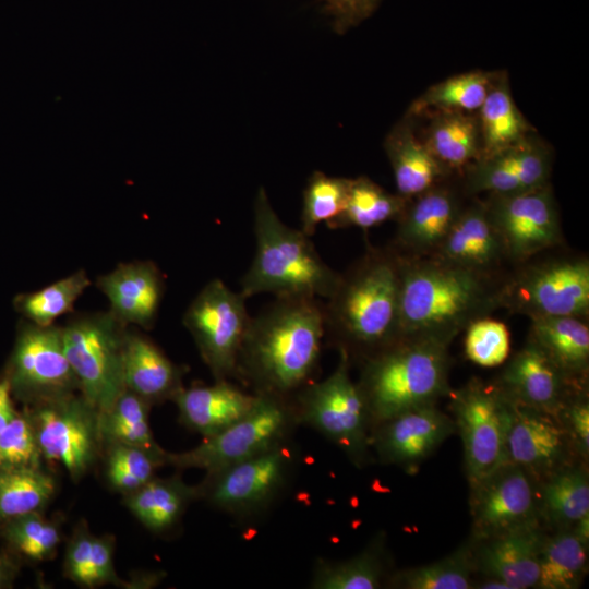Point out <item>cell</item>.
I'll use <instances>...</instances> for the list:
<instances>
[{
    "label": "cell",
    "instance_id": "cell-1",
    "mask_svg": "<svg viewBox=\"0 0 589 589\" xmlns=\"http://www.w3.org/2000/svg\"><path fill=\"white\" fill-rule=\"evenodd\" d=\"M324 337V306L318 299L276 297L251 317L236 377L253 393L292 397L312 382Z\"/></svg>",
    "mask_w": 589,
    "mask_h": 589
},
{
    "label": "cell",
    "instance_id": "cell-2",
    "mask_svg": "<svg viewBox=\"0 0 589 589\" xmlns=\"http://www.w3.org/2000/svg\"><path fill=\"white\" fill-rule=\"evenodd\" d=\"M398 259L399 338L450 345L472 322L501 306L502 285L492 275L436 256L398 253Z\"/></svg>",
    "mask_w": 589,
    "mask_h": 589
},
{
    "label": "cell",
    "instance_id": "cell-3",
    "mask_svg": "<svg viewBox=\"0 0 589 589\" xmlns=\"http://www.w3.org/2000/svg\"><path fill=\"white\" fill-rule=\"evenodd\" d=\"M399 259L369 249L340 279L324 306L325 335L350 361H361L399 339Z\"/></svg>",
    "mask_w": 589,
    "mask_h": 589
},
{
    "label": "cell",
    "instance_id": "cell-4",
    "mask_svg": "<svg viewBox=\"0 0 589 589\" xmlns=\"http://www.w3.org/2000/svg\"><path fill=\"white\" fill-rule=\"evenodd\" d=\"M254 236L255 254L241 279L244 298L265 292L324 300L330 297L340 274L323 261L309 236L280 220L263 188L254 202Z\"/></svg>",
    "mask_w": 589,
    "mask_h": 589
},
{
    "label": "cell",
    "instance_id": "cell-5",
    "mask_svg": "<svg viewBox=\"0 0 589 589\" xmlns=\"http://www.w3.org/2000/svg\"><path fill=\"white\" fill-rule=\"evenodd\" d=\"M448 346L428 338H399L364 359L357 382L372 425L448 396Z\"/></svg>",
    "mask_w": 589,
    "mask_h": 589
},
{
    "label": "cell",
    "instance_id": "cell-6",
    "mask_svg": "<svg viewBox=\"0 0 589 589\" xmlns=\"http://www.w3.org/2000/svg\"><path fill=\"white\" fill-rule=\"evenodd\" d=\"M350 359L339 350L335 370L320 382H310L292 396L300 424H305L335 446L357 467L368 465L371 417L363 395L350 375Z\"/></svg>",
    "mask_w": 589,
    "mask_h": 589
},
{
    "label": "cell",
    "instance_id": "cell-7",
    "mask_svg": "<svg viewBox=\"0 0 589 589\" xmlns=\"http://www.w3.org/2000/svg\"><path fill=\"white\" fill-rule=\"evenodd\" d=\"M61 330L64 352L82 397L101 416L125 389L127 324L110 311L96 312L75 316Z\"/></svg>",
    "mask_w": 589,
    "mask_h": 589
},
{
    "label": "cell",
    "instance_id": "cell-8",
    "mask_svg": "<svg viewBox=\"0 0 589 589\" xmlns=\"http://www.w3.org/2000/svg\"><path fill=\"white\" fill-rule=\"evenodd\" d=\"M255 394L256 402L245 416L187 452L165 453V464L211 472L289 441L300 425L292 397Z\"/></svg>",
    "mask_w": 589,
    "mask_h": 589
},
{
    "label": "cell",
    "instance_id": "cell-9",
    "mask_svg": "<svg viewBox=\"0 0 589 589\" xmlns=\"http://www.w3.org/2000/svg\"><path fill=\"white\" fill-rule=\"evenodd\" d=\"M298 464L290 440L233 465L206 472L197 497L231 516L245 518L265 510L286 489Z\"/></svg>",
    "mask_w": 589,
    "mask_h": 589
},
{
    "label": "cell",
    "instance_id": "cell-10",
    "mask_svg": "<svg viewBox=\"0 0 589 589\" xmlns=\"http://www.w3.org/2000/svg\"><path fill=\"white\" fill-rule=\"evenodd\" d=\"M449 410L464 448L469 485L506 464L510 402L496 383L471 378L450 390Z\"/></svg>",
    "mask_w": 589,
    "mask_h": 589
},
{
    "label": "cell",
    "instance_id": "cell-11",
    "mask_svg": "<svg viewBox=\"0 0 589 589\" xmlns=\"http://www.w3.org/2000/svg\"><path fill=\"white\" fill-rule=\"evenodd\" d=\"M245 299L215 278L200 290L184 312L182 323L215 381L236 377L251 321Z\"/></svg>",
    "mask_w": 589,
    "mask_h": 589
},
{
    "label": "cell",
    "instance_id": "cell-12",
    "mask_svg": "<svg viewBox=\"0 0 589 589\" xmlns=\"http://www.w3.org/2000/svg\"><path fill=\"white\" fill-rule=\"evenodd\" d=\"M501 306L538 316H576L589 313V262L560 259L524 267L501 287Z\"/></svg>",
    "mask_w": 589,
    "mask_h": 589
},
{
    "label": "cell",
    "instance_id": "cell-13",
    "mask_svg": "<svg viewBox=\"0 0 589 589\" xmlns=\"http://www.w3.org/2000/svg\"><path fill=\"white\" fill-rule=\"evenodd\" d=\"M41 456L79 480L95 461L101 437L99 413L74 394L37 404L29 416Z\"/></svg>",
    "mask_w": 589,
    "mask_h": 589
},
{
    "label": "cell",
    "instance_id": "cell-14",
    "mask_svg": "<svg viewBox=\"0 0 589 589\" xmlns=\"http://www.w3.org/2000/svg\"><path fill=\"white\" fill-rule=\"evenodd\" d=\"M483 203L508 260L524 263L562 240L560 215L549 183L517 193L490 194Z\"/></svg>",
    "mask_w": 589,
    "mask_h": 589
},
{
    "label": "cell",
    "instance_id": "cell-15",
    "mask_svg": "<svg viewBox=\"0 0 589 589\" xmlns=\"http://www.w3.org/2000/svg\"><path fill=\"white\" fill-rule=\"evenodd\" d=\"M470 538L481 539L543 524L539 483L522 468L506 462L469 485Z\"/></svg>",
    "mask_w": 589,
    "mask_h": 589
},
{
    "label": "cell",
    "instance_id": "cell-16",
    "mask_svg": "<svg viewBox=\"0 0 589 589\" xmlns=\"http://www.w3.org/2000/svg\"><path fill=\"white\" fill-rule=\"evenodd\" d=\"M10 390L38 402L79 389L64 352L62 330L56 325H25L19 334L10 365Z\"/></svg>",
    "mask_w": 589,
    "mask_h": 589
},
{
    "label": "cell",
    "instance_id": "cell-17",
    "mask_svg": "<svg viewBox=\"0 0 589 589\" xmlns=\"http://www.w3.org/2000/svg\"><path fill=\"white\" fill-rule=\"evenodd\" d=\"M454 433L452 416L429 405L373 424L370 448L381 464L411 473Z\"/></svg>",
    "mask_w": 589,
    "mask_h": 589
},
{
    "label": "cell",
    "instance_id": "cell-18",
    "mask_svg": "<svg viewBox=\"0 0 589 589\" xmlns=\"http://www.w3.org/2000/svg\"><path fill=\"white\" fill-rule=\"evenodd\" d=\"M509 402L506 462L522 468L539 483L560 468L580 460L555 416Z\"/></svg>",
    "mask_w": 589,
    "mask_h": 589
},
{
    "label": "cell",
    "instance_id": "cell-19",
    "mask_svg": "<svg viewBox=\"0 0 589 589\" xmlns=\"http://www.w3.org/2000/svg\"><path fill=\"white\" fill-rule=\"evenodd\" d=\"M495 383L512 402L555 417L575 392L588 386L570 378L530 337Z\"/></svg>",
    "mask_w": 589,
    "mask_h": 589
},
{
    "label": "cell",
    "instance_id": "cell-20",
    "mask_svg": "<svg viewBox=\"0 0 589 589\" xmlns=\"http://www.w3.org/2000/svg\"><path fill=\"white\" fill-rule=\"evenodd\" d=\"M546 531L539 522L488 538H469L476 577L497 579L510 589L537 588L540 550Z\"/></svg>",
    "mask_w": 589,
    "mask_h": 589
},
{
    "label": "cell",
    "instance_id": "cell-21",
    "mask_svg": "<svg viewBox=\"0 0 589 589\" xmlns=\"http://www.w3.org/2000/svg\"><path fill=\"white\" fill-rule=\"evenodd\" d=\"M550 153L528 136L522 142L466 167V190L470 194H509L549 183Z\"/></svg>",
    "mask_w": 589,
    "mask_h": 589
},
{
    "label": "cell",
    "instance_id": "cell-22",
    "mask_svg": "<svg viewBox=\"0 0 589 589\" xmlns=\"http://www.w3.org/2000/svg\"><path fill=\"white\" fill-rule=\"evenodd\" d=\"M461 209L457 194L438 183L410 199L397 219L394 250L409 256L434 255Z\"/></svg>",
    "mask_w": 589,
    "mask_h": 589
},
{
    "label": "cell",
    "instance_id": "cell-23",
    "mask_svg": "<svg viewBox=\"0 0 589 589\" xmlns=\"http://www.w3.org/2000/svg\"><path fill=\"white\" fill-rule=\"evenodd\" d=\"M110 312L124 324L152 328L164 296V277L152 261L121 263L97 278Z\"/></svg>",
    "mask_w": 589,
    "mask_h": 589
},
{
    "label": "cell",
    "instance_id": "cell-24",
    "mask_svg": "<svg viewBox=\"0 0 589 589\" xmlns=\"http://www.w3.org/2000/svg\"><path fill=\"white\" fill-rule=\"evenodd\" d=\"M432 256L489 275L507 259L504 243L492 225L483 202L462 207Z\"/></svg>",
    "mask_w": 589,
    "mask_h": 589
},
{
    "label": "cell",
    "instance_id": "cell-25",
    "mask_svg": "<svg viewBox=\"0 0 589 589\" xmlns=\"http://www.w3.org/2000/svg\"><path fill=\"white\" fill-rule=\"evenodd\" d=\"M256 394L248 393L229 382L193 385L180 389L172 401L180 421L204 438L225 430L245 416L256 402Z\"/></svg>",
    "mask_w": 589,
    "mask_h": 589
},
{
    "label": "cell",
    "instance_id": "cell-26",
    "mask_svg": "<svg viewBox=\"0 0 589 589\" xmlns=\"http://www.w3.org/2000/svg\"><path fill=\"white\" fill-rule=\"evenodd\" d=\"M182 369L151 339L127 330L123 348V380L127 389L149 404L171 399L183 388Z\"/></svg>",
    "mask_w": 589,
    "mask_h": 589
},
{
    "label": "cell",
    "instance_id": "cell-27",
    "mask_svg": "<svg viewBox=\"0 0 589 589\" xmlns=\"http://www.w3.org/2000/svg\"><path fill=\"white\" fill-rule=\"evenodd\" d=\"M397 194L412 199L437 184L444 175V167L420 141L411 125L401 122L396 125L385 140Z\"/></svg>",
    "mask_w": 589,
    "mask_h": 589
},
{
    "label": "cell",
    "instance_id": "cell-28",
    "mask_svg": "<svg viewBox=\"0 0 589 589\" xmlns=\"http://www.w3.org/2000/svg\"><path fill=\"white\" fill-rule=\"evenodd\" d=\"M529 337L570 378L587 383L589 370V327L576 316L532 317Z\"/></svg>",
    "mask_w": 589,
    "mask_h": 589
},
{
    "label": "cell",
    "instance_id": "cell-29",
    "mask_svg": "<svg viewBox=\"0 0 589 589\" xmlns=\"http://www.w3.org/2000/svg\"><path fill=\"white\" fill-rule=\"evenodd\" d=\"M540 515L548 529L572 528L589 515L588 464L570 462L539 482Z\"/></svg>",
    "mask_w": 589,
    "mask_h": 589
},
{
    "label": "cell",
    "instance_id": "cell-30",
    "mask_svg": "<svg viewBox=\"0 0 589 589\" xmlns=\"http://www.w3.org/2000/svg\"><path fill=\"white\" fill-rule=\"evenodd\" d=\"M196 497V486L188 485L179 477H154L127 494L125 504L147 529L164 532L179 521L189 503Z\"/></svg>",
    "mask_w": 589,
    "mask_h": 589
},
{
    "label": "cell",
    "instance_id": "cell-31",
    "mask_svg": "<svg viewBox=\"0 0 589 589\" xmlns=\"http://www.w3.org/2000/svg\"><path fill=\"white\" fill-rule=\"evenodd\" d=\"M446 168H466L480 157L479 120L470 112L437 110L423 141Z\"/></svg>",
    "mask_w": 589,
    "mask_h": 589
},
{
    "label": "cell",
    "instance_id": "cell-32",
    "mask_svg": "<svg viewBox=\"0 0 589 589\" xmlns=\"http://www.w3.org/2000/svg\"><path fill=\"white\" fill-rule=\"evenodd\" d=\"M384 538L377 537L363 551L344 561L318 558L313 567V589H377L387 575Z\"/></svg>",
    "mask_w": 589,
    "mask_h": 589
},
{
    "label": "cell",
    "instance_id": "cell-33",
    "mask_svg": "<svg viewBox=\"0 0 589 589\" xmlns=\"http://www.w3.org/2000/svg\"><path fill=\"white\" fill-rule=\"evenodd\" d=\"M479 118L480 157L494 155L530 136L531 128L513 100L506 79L492 82Z\"/></svg>",
    "mask_w": 589,
    "mask_h": 589
},
{
    "label": "cell",
    "instance_id": "cell-34",
    "mask_svg": "<svg viewBox=\"0 0 589 589\" xmlns=\"http://www.w3.org/2000/svg\"><path fill=\"white\" fill-rule=\"evenodd\" d=\"M589 544L569 528L548 529L539 556L538 589H577L588 573Z\"/></svg>",
    "mask_w": 589,
    "mask_h": 589
},
{
    "label": "cell",
    "instance_id": "cell-35",
    "mask_svg": "<svg viewBox=\"0 0 589 589\" xmlns=\"http://www.w3.org/2000/svg\"><path fill=\"white\" fill-rule=\"evenodd\" d=\"M476 578L469 540H466L441 560L394 572L385 585L398 589H473Z\"/></svg>",
    "mask_w": 589,
    "mask_h": 589
},
{
    "label": "cell",
    "instance_id": "cell-36",
    "mask_svg": "<svg viewBox=\"0 0 589 589\" xmlns=\"http://www.w3.org/2000/svg\"><path fill=\"white\" fill-rule=\"evenodd\" d=\"M409 200L392 194L366 177L351 179L344 212L329 221V228L358 227L363 230L397 220Z\"/></svg>",
    "mask_w": 589,
    "mask_h": 589
},
{
    "label": "cell",
    "instance_id": "cell-37",
    "mask_svg": "<svg viewBox=\"0 0 589 589\" xmlns=\"http://www.w3.org/2000/svg\"><path fill=\"white\" fill-rule=\"evenodd\" d=\"M55 490L53 478L40 468H0V521L39 512Z\"/></svg>",
    "mask_w": 589,
    "mask_h": 589
},
{
    "label": "cell",
    "instance_id": "cell-38",
    "mask_svg": "<svg viewBox=\"0 0 589 589\" xmlns=\"http://www.w3.org/2000/svg\"><path fill=\"white\" fill-rule=\"evenodd\" d=\"M493 80L489 73L472 71L450 76L424 92L413 101L410 115L428 110L472 112L482 106Z\"/></svg>",
    "mask_w": 589,
    "mask_h": 589
},
{
    "label": "cell",
    "instance_id": "cell-39",
    "mask_svg": "<svg viewBox=\"0 0 589 589\" xmlns=\"http://www.w3.org/2000/svg\"><path fill=\"white\" fill-rule=\"evenodd\" d=\"M91 285L84 269H80L47 287L16 299L17 310L32 323L49 326L61 315L72 311L74 303Z\"/></svg>",
    "mask_w": 589,
    "mask_h": 589
},
{
    "label": "cell",
    "instance_id": "cell-40",
    "mask_svg": "<svg viewBox=\"0 0 589 589\" xmlns=\"http://www.w3.org/2000/svg\"><path fill=\"white\" fill-rule=\"evenodd\" d=\"M350 182L315 171L303 192L300 230L311 237L320 223L328 224L338 217L346 207Z\"/></svg>",
    "mask_w": 589,
    "mask_h": 589
},
{
    "label": "cell",
    "instance_id": "cell-41",
    "mask_svg": "<svg viewBox=\"0 0 589 589\" xmlns=\"http://www.w3.org/2000/svg\"><path fill=\"white\" fill-rule=\"evenodd\" d=\"M3 526V537L10 548L33 561H44L53 556L61 533L57 522L32 512L8 519Z\"/></svg>",
    "mask_w": 589,
    "mask_h": 589
},
{
    "label": "cell",
    "instance_id": "cell-42",
    "mask_svg": "<svg viewBox=\"0 0 589 589\" xmlns=\"http://www.w3.org/2000/svg\"><path fill=\"white\" fill-rule=\"evenodd\" d=\"M465 332V353L471 362L493 368L508 358L510 339L504 323L485 316L472 322Z\"/></svg>",
    "mask_w": 589,
    "mask_h": 589
},
{
    "label": "cell",
    "instance_id": "cell-43",
    "mask_svg": "<svg viewBox=\"0 0 589 589\" xmlns=\"http://www.w3.org/2000/svg\"><path fill=\"white\" fill-rule=\"evenodd\" d=\"M41 457L29 417L16 413L0 433V468H39Z\"/></svg>",
    "mask_w": 589,
    "mask_h": 589
},
{
    "label": "cell",
    "instance_id": "cell-44",
    "mask_svg": "<svg viewBox=\"0 0 589 589\" xmlns=\"http://www.w3.org/2000/svg\"><path fill=\"white\" fill-rule=\"evenodd\" d=\"M556 418L566 431L577 457L589 460V397L588 386L575 392Z\"/></svg>",
    "mask_w": 589,
    "mask_h": 589
},
{
    "label": "cell",
    "instance_id": "cell-45",
    "mask_svg": "<svg viewBox=\"0 0 589 589\" xmlns=\"http://www.w3.org/2000/svg\"><path fill=\"white\" fill-rule=\"evenodd\" d=\"M165 450L157 453L137 446L112 443L107 464L120 467L145 484L154 478L157 467L165 464Z\"/></svg>",
    "mask_w": 589,
    "mask_h": 589
},
{
    "label": "cell",
    "instance_id": "cell-46",
    "mask_svg": "<svg viewBox=\"0 0 589 589\" xmlns=\"http://www.w3.org/2000/svg\"><path fill=\"white\" fill-rule=\"evenodd\" d=\"M93 534L87 526L80 524L70 539L64 556V574L85 588H93L91 557Z\"/></svg>",
    "mask_w": 589,
    "mask_h": 589
},
{
    "label": "cell",
    "instance_id": "cell-47",
    "mask_svg": "<svg viewBox=\"0 0 589 589\" xmlns=\"http://www.w3.org/2000/svg\"><path fill=\"white\" fill-rule=\"evenodd\" d=\"M335 29L344 32L373 13L380 0H323Z\"/></svg>",
    "mask_w": 589,
    "mask_h": 589
},
{
    "label": "cell",
    "instance_id": "cell-48",
    "mask_svg": "<svg viewBox=\"0 0 589 589\" xmlns=\"http://www.w3.org/2000/svg\"><path fill=\"white\" fill-rule=\"evenodd\" d=\"M91 570L93 588L105 584H118L113 565V539L93 534Z\"/></svg>",
    "mask_w": 589,
    "mask_h": 589
},
{
    "label": "cell",
    "instance_id": "cell-49",
    "mask_svg": "<svg viewBox=\"0 0 589 589\" xmlns=\"http://www.w3.org/2000/svg\"><path fill=\"white\" fill-rule=\"evenodd\" d=\"M10 392L7 381L0 383V433L16 416L10 398Z\"/></svg>",
    "mask_w": 589,
    "mask_h": 589
},
{
    "label": "cell",
    "instance_id": "cell-50",
    "mask_svg": "<svg viewBox=\"0 0 589 589\" xmlns=\"http://www.w3.org/2000/svg\"><path fill=\"white\" fill-rule=\"evenodd\" d=\"M572 531L586 544H589V515L577 520L572 528Z\"/></svg>",
    "mask_w": 589,
    "mask_h": 589
},
{
    "label": "cell",
    "instance_id": "cell-51",
    "mask_svg": "<svg viewBox=\"0 0 589 589\" xmlns=\"http://www.w3.org/2000/svg\"><path fill=\"white\" fill-rule=\"evenodd\" d=\"M14 576V566L5 557L0 556V588L11 582Z\"/></svg>",
    "mask_w": 589,
    "mask_h": 589
}]
</instances>
